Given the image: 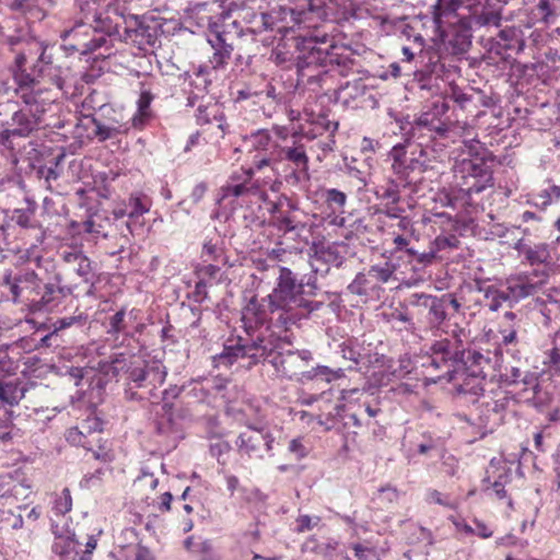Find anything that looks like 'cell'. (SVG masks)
<instances>
[{"label": "cell", "mask_w": 560, "mask_h": 560, "mask_svg": "<svg viewBox=\"0 0 560 560\" xmlns=\"http://www.w3.org/2000/svg\"><path fill=\"white\" fill-rule=\"evenodd\" d=\"M64 493H65L66 498H67V499H66V501H67V511H69L70 509H72V497L69 496L68 489H65V492H64Z\"/></svg>", "instance_id": "2"}, {"label": "cell", "mask_w": 560, "mask_h": 560, "mask_svg": "<svg viewBox=\"0 0 560 560\" xmlns=\"http://www.w3.org/2000/svg\"><path fill=\"white\" fill-rule=\"evenodd\" d=\"M185 510H186V512H192V506H185Z\"/></svg>", "instance_id": "4"}, {"label": "cell", "mask_w": 560, "mask_h": 560, "mask_svg": "<svg viewBox=\"0 0 560 560\" xmlns=\"http://www.w3.org/2000/svg\"><path fill=\"white\" fill-rule=\"evenodd\" d=\"M83 438V435L81 434L80 431H78L76 428H72V429H70L67 431V434H66V440L68 441L69 444L72 445H80L81 444V440Z\"/></svg>", "instance_id": "1"}, {"label": "cell", "mask_w": 560, "mask_h": 560, "mask_svg": "<svg viewBox=\"0 0 560 560\" xmlns=\"http://www.w3.org/2000/svg\"><path fill=\"white\" fill-rule=\"evenodd\" d=\"M188 491H189V488H186V490H185L184 495H183V499H184V500L186 499V495H187V492H188Z\"/></svg>", "instance_id": "5"}, {"label": "cell", "mask_w": 560, "mask_h": 560, "mask_svg": "<svg viewBox=\"0 0 560 560\" xmlns=\"http://www.w3.org/2000/svg\"><path fill=\"white\" fill-rule=\"evenodd\" d=\"M163 498H164V500H163V501H164L165 506H166L167 509H169L170 501H171V499H172V496L170 495V493H164V496H163Z\"/></svg>", "instance_id": "3"}]
</instances>
